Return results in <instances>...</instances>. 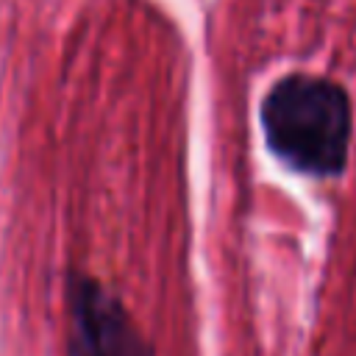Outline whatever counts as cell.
Returning <instances> with one entry per match:
<instances>
[{
  "mask_svg": "<svg viewBox=\"0 0 356 356\" xmlns=\"http://www.w3.org/2000/svg\"><path fill=\"white\" fill-rule=\"evenodd\" d=\"M261 128L270 150L286 167L312 178H331L348 164L353 106L337 81L295 72L267 92Z\"/></svg>",
  "mask_w": 356,
  "mask_h": 356,
  "instance_id": "1",
  "label": "cell"
},
{
  "mask_svg": "<svg viewBox=\"0 0 356 356\" xmlns=\"http://www.w3.org/2000/svg\"><path fill=\"white\" fill-rule=\"evenodd\" d=\"M72 356H150L122 306L95 281H70Z\"/></svg>",
  "mask_w": 356,
  "mask_h": 356,
  "instance_id": "2",
  "label": "cell"
}]
</instances>
